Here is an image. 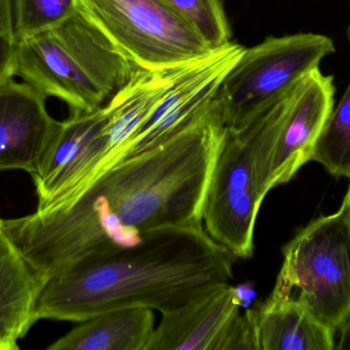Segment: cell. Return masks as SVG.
Instances as JSON below:
<instances>
[{"label": "cell", "mask_w": 350, "mask_h": 350, "mask_svg": "<svg viewBox=\"0 0 350 350\" xmlns=\"http://www.w3.org/2000/svg\"><path fill=\"white\" fill-rule=\"evenodd\" d=\"M251 310L259 350H334L332 329L293 298L269 295Z\"/></svg>", "instance_id": "obj_13"}, {"label": "cell", "mask_w": 350, "mask_h": 350, "mask_svg": "<svg viewBox=\"0 0 350 350\" xmlns=\"http://www.w3.org/2000/svg\"><path fill=\"white\" fill-rule=\"evenodd\" d=\"M265 197L250 140L242 131L226 129L202 210L206 232L234 258H251L255 223Z\"/></svg>", "instance_id": "obj_7"}, {"label": "cell", "mask_w": 350, "mask_h": 350, "mask_svg": "<svg viewBox=\"0 0 350 350\" xmlns=\"http://www.w3.org/2000/svg\"><path fill=\"white\" fill-rule=\"evenodd\" d=\"M234 259L203 225L156 230L135 246L84 257L47 279L34 321L80 323L121 308L174 312L232 284Z\"/></svg>", "instance_id": "obj_2"}, {"label": "cell", "mask_w": 350, "mask_h": 350, "mask_svg": "<svg viewBox=\"0 0 350 350\" xmlns=\"http://www.w3.org/2000/svg\"><path fill=\"white\" fill-rule=\"evenodd\" d=\"M76 10L139 69L178 67L213 49L163 0H76Z\"/></svg>", "instance_id": "obj_6"}, {"label": "cell", "mask_w": 350, "mask_h": 350, "mask_svg": "<svg viewBox=\"0 0 350 350\" xmlns=\"http://www.w3.org/2000/svg\"><path fill=\"white\" fill-rule=\"evenodd\" d=\"M349 40H350V25H349Z\"/></svg>", "instance_id": "obj_23"}, {"label": "cell", "mask_w": 350, "mask_h": 350, "mask_svg": "<svg viewBox=\"0 0 350 350\" xmlns=\"http://www.w3.org/2000/svg\"><path fill=\"white\" fill-rule=\"evenodd\" d=\"M42 283L14 242L0 219V347L18 349L36 323L34 308Z\"/></svg>", "instance_id": "obj_12"}, {"label": "cell", "mask_w": 350, "mask_h": 350, "mask_svg": "<svg viewBox=\"0 0 350 350\" xmlns=\"http://www.w3.org/2000/svg\"><path fill=\"white\" fill-rule=\"evenodd\" d=\"M0 350H2V349H1V347H0Z\"/></svg>", "instance_id": "obj_24"}, {"label": "cell", "mask_w": 350, "mask_h": 350, "mask_svg": "<svg viewBox=\"0 0 350 350\" xmlns=\"http://www.w3.org/2000/svg\"><path fill=\"white\" fill-rule=\"evenodd\" d=\"M334 77L325 75L320 68L300 80L275 146L271 189L289 182L312 160L317 142L334 109Z\"/></svg>", "instance_id": "obj_10"}, {"label": "cell", "mask_w": 350, "mask_h": 350, "mask_svg": "<svg viewBox=\"0 0 350 350\" xmlns=\"http://www.w3.org/2000/svg\"><path fill=\"white\" fill-rule=\"evenodd\" d=\"M240 314L234 286H222L162 314L147 350H224L228 330Z\"/></svg>", "instance_id": "obj_11"}, {"label": "cell", "mask_w": 350, "mask_h": 350, "mask_svg": "<svg viewBox=\"0 0 350 350\" xmlns=\"http://www.w3.org/2000/svg\"><path fill=\"white\" fill-rule=\"evenodd\" d=\"M224 350H259L256 325L252 310L247 308L244 314H239L226 335Z\"/></svg>", "instance_id": "obj_19"}, {"label": "cell", "mask_w": 350, "mask_h": 350, "mask_svg": "<svg viewBox=\"0 0 350 350\" xmlns=\"http://www.w3.org/2000/svg\"><path fill=\"white\" fill-rule=\"evenodd\" d=\"M59 121L46 108V98L14 77L0 84V171L32 174L51 144Z\"/></svg>", "instance_id": "obj_9"}, {"label": "cell", "mask_w": 350, "mask_h": 350, "mask_svg": "<svg viewBox=\"0 0 350 350\" xmlns=\"http://www.w3.org/2000/svg\"><path fill=\"white\" fill-rule=\"evenodd\" d=\"M234 294H236V300L240 308H249V304L255 297L254 289L250 284H242L238 287H234Z\"/></svg>", "instance_id": "obj_21"}, {"label": "cell", "mask_w": 350, "mask_h": 350, "mask_svg": "<svg viewBox=\"0 0 350 350\" xmlns=\"http://www.w3.org/2000/svg\"><path fill=\"white\" fill-rule=\"evenodd\" d=\"M76 10L53 28L18 41L16 76L71 113L103 108L139 70Z\"/></svg>", "instance_id": "obj_3"}, {"label": "cell", "mask_w": 350, "mask_h": 350, "mask_svg": "<svg viewBox=\"0 0 350 350\" xmlns=\"http://www.w3.org/2000/svg\"><path fill=\"white\" fill-rule=\"evenodd\" d=\"M244 49L232 41L187 64L153 112L126 143L107 158L96 176L119 162L159 147L203 116Z\"/></svg>", "instance_id": "obj_8"}, {"label": "cell", "mask_w": 350, "mask_h": 350, "mask_svg": "<svg viewBox=\"0 0 350 350\" xmlns=\"http://www.w3.org/2000/svg\"><path fill=\"white\" fill-rule=\"evenodd\" d=\"M283 254L271 295L301 302L334 332L350 308V222L345 208L310 222L284 247Z\"/></svg>", "instance_id": "obj_4"}, {"label": "cell", "mask_w": 350, "mask_h": 350, "mask_svg": "<svg viewBox=\"0 0 350 350\" xmlns=\"http://www.w3.org/2000/svg\"><path fill=\"white\" fill-rule=\"evenodd\" d=\"M193 26L211 49L232 42L222 0H163Z\"/></svg>", "instance_id": "obj_16"}, {"label": "cell", "mask_w": 350, "mask_h": 350, "mask_svg": "<svg viewBox=\"0 0 350 350\" xmlns=\"http://www.w3.org/2000/svg\"><path fill=\"white\" fill-rule=\"evenodd\" d=\"M226 127L217 100L159 147L115 164L4 232L42 286L90 255L135 246L150 232L203 225L202 210Z\"/></svg>", "instance_id": "obj_1"}, {"label": "cell", "mask_w": 350, "mask_h": 350, "mask_svg": "<svg viewBox=\"0 0 350 350\" xmlns=\"http://www.w3.org/2000/svg\"><path fill=\"white\" fill-rule=\"evenodd\" d=\"M18 40L10 0H0V84L16 76Z\"/></svg>", "instance_id": "obj_18"}, {"label": "cell", "mask_w": 350, "mask_h": 350, "mask_svg": "<svg viewBox=\"0 0 350 350\" xmlns=\"http://www.w3.org/2000/svg\"><path fill=\"white\" fill-rule=\"evenodd\" d=\"M79 324L47 349L147 350L155 331V316L150 308H121Z\"/></svg>", "instance_id": "obj_14"}, {"label": "cell", "mask_w": 350, "mask_h": 350, "mask_svg": "<svg viewBox=\"0 0 350 350\" xmlns=\"http://www.w3.org/2000/svg\"><path fill=\"white\" fill-rule=\"evenodd\" d=\"M343 207L347 210V215H349V219L350 222V183L349 186V190H347V195H345V201L342 203Z\"/></svg>", "instance_id": "obj_22"}, {"label": "cell", "mask_w": 350, "mask_h": 350, "mask_svg": "<svg viewBox=\"0 0 350 350\" xmlns=\"http://www.w3.org/2000/svg\"><path fill=\"white\" fill-rule=\"evenodd\" d=\"M312 160L331 175L350 179V82L317 142Z\"/></svg>", "instance_id": "obj_15"}, {"label": "cell", "mask_w": 350, "mask_h": 350, "mask_svg": "<svg viewBox=\"0 0 350 350\" xmlns=\"http://www.w3.org/2000/svg\"><path fill=\"white\" fill-rule=\"evenodd\" d=\"M334 350L350 349V308L334 329Z\"/></svg>", "instance_id": "obj_20"}, {"label": "cell", "mask_w": 350, "mask_h": 350, "mask_svg": "<svg viewBox=\"0 0 350 350\" xmlns=\"http://www.w3.org/2000/svg\"><path fill=\"white\" fill-rule=\"evenodd\" d=\"M335 51L330 37L314 33L271 36L245 49L216 95L226 129L246 127Z\"/></svg>", "instance_id": "obj_5"}, {"label": "cell", "mask_w": 350, "mask_h": 350, "mask_svg": "<svg viewBox=\"0 0 350 350\" xmlns=\"http://www.w3.org/2000/svg\"><path fill=\"white\" fill-rule=\"evenodd\" d=\"M18 40L62 24L76 12V0H10Z\"/></svg>", "instance_id": "obj_17"}]
</instances>
